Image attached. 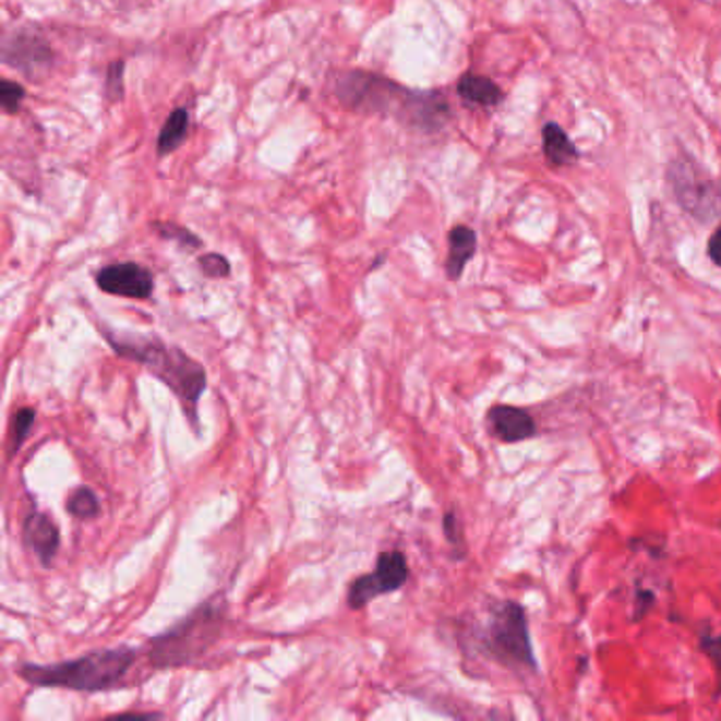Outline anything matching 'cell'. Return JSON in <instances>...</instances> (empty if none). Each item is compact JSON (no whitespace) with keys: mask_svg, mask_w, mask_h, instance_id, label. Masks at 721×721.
<instances>
[{"mask_svg":"<svg viewBox=\"0 0 721 721\" xmlns=\"http://www.w3.org/2000/svg\"><path fill=\"white\" fill-rule=\"evenodd\" d=\"M335 92L337 98L356 112L392 115L423 134L441 132L450 119L447 100L438 92H412L375 72H341Z\"/></svg>","mask_w":721,"mask_h":721,"instance_id":"6da1fadb","label":"cell"},{"mask_svg":"<svg viewBox=\"0 0 721 721\" xmlns=\"http://www.w3.org/2000/svg\"><path fill=\"white\" fill-rule=\"evenodd\" d=\"M100 335L119 358L142 364L153 377L168 385L178 398L193 432L200 434V400L207 387L204 364H200L178 345H168L159 337L119 335L108 326H100Z\"/></svg>","mask_w":721,"mask_h":721,"instance_id":"7a4b0ae2","label":"cell"},{"mask_svg":"<svg viewBox=\"0 0 721 721\" xmlns=\"http://www.w3.org/2000/svg\"><path fill=\"white\" fill-rule=\"evenodd\" d=\"M136 658L134 648L119 646L53 664H20L15 673L31 686L62 687L72 692H106L125 682Z\"/></svg>","mask_w":721,"mask_h":721,"instance_id":"3957f363","label":"cell"},{"mask_svg":"<svg viewBox=\"0 0 721 721\" xmlns=\"http://www.w3.org/2000/svg\"><path fill=\"white\" fill-rule=\"evenodd\" d=\"M225 601L220 597L200 605L189 618L148 644V656L155 666H182L206 652L223 624Z\"/></svg>","mask_w":721,"mask_h":721,"instance_id":"277c9868","label":"cell"},{"mask_svg":"<svg viewBox=\"0 0 721 721\" xmlns=\"http://www.w3.org/2000/svg\"><path fill=\"white\" fill-rule=\"evenodd\" d=\"M482 646L489 656L508 669L538 671L529 620L518 601H502L491 608L489 622L484 626Z\"/></svg>","mask_w":721,"mask_h":721,"instance_id":"5b68a950","label":"cell"},{"mask_svg":"<svg viewBox=\"0 0 721 721\" xmlns=\"http://www.w3.org/2000/svg\"><path fill=\"white\" fill-rule=\"evenodd\" d=\"M669 184L680 206L698 220H713L721 214L720 187L689 157H675L669 164Z\"/></svg>","mask_w":721,"mask_h":721,"instance_id":"8992f818","label":"cell"},{"mask_svg":"<svg viewBox=\"0 0 721 721\" xmlns=\"http://www.w3.org/2000/svg\"><path fill=\"white\" fill-rule=\"evenodd\" d=\"M411 576L409 561L402 552H383L377 558V567L371 574L356 578L347 590L349 610H364L377 597L400 590Z\"/></svg>","mask_w":721,"mask_h":721,"instance_id":"52a82bcc","label":"cell"},{"mask_svg":"<svg viewBox=\"0 0 721 721\" xmlns=\"http://www.w3.org/2000/svg\"><path fill=\"white\" fill-rule=\"evenodd\" d=\"M96 286L112 297L146 301L155 292V277L137 263H115L96 274Z\"/></svg>","mask_w":721,"mask_h":721,"instance_id":"ba28073f","label":"cell"},{"mask_svg":"<svg viewBox=\"0 0 721 721\" xmlns=\"http://www.w3.org/2000/svg\"><path fill=\"white\" fill-rule=\"evenodd\" d=\"M2 62L22 70L26 76L35 79L40 72H49L53 64V49L40 36L31 33H13L4 36Z\"/></svg>","mask_w":721,"mask_h":721,"instance_id":"9c48e42d","label":"cell"},{"mask_svg":"<svg viewBox=\"0 0 721 721\" xmlns=\"http://www.w3.org/2000/svg\"><path fill=\"white\" fill-rule=\"evenodd\" d=\"M486 428L489 434L504 443V445H516L525 443L533 436H538V423L531 417V412L513 407V405H495L486 411Z\"/></svg>","mask_w":721,"mask_h":721,"instance_id":"30bf717a","label":"cell"},{"mask_svg":"<svg viewBox=\"0 0 721 721\" xmlns=\"http://www.w3.org/2000/svg\"><path fill=\"white\" fill-rule=\"evenodd\" d=\"M24 542L35 552L43 565H51L60 550V529L43 513H31L24 520Z\"/></svg>","mask_w":721,"mask_h":721,"instance_id":"8fae6325","label":"cell"},{"mask_svg":"<svg viewBox=\"0 0 721 721\" xmlns=\"http://www.w3.org/2000/svg\"><path fill=\"white\" fill-rule=\"evenodd\" d=\"M477 245H479V238H477L474 229H470L466 225H457L448 231V256L447 265H445L448 279L457 281L464 275L466 265L477 254Z\"/></svg>","mask_w":721,"mask_h":721,"instance_id":"7c38bea8","label":"cell"},{"mask_svg":"<svg viewBox=\"0 0 721 721\" xmlns=\"http://www.w3.org/2000/svg\"><path fill=\"white\" fill-rule=\"evenodd\" d=\"M457 94L466 103L482 108H493L504 100V92L500 89V85L481 74H464L457 83Z\"/></svg>","mask_w":721,"mask_h":721,"instance_id":"4fadbf2b","label":"cell"},{"mask_svg":"<svg viewBox=\"0 0 721 721\" xmlns=\"http://www.w3.org/2000/svg\"><path fill=\"white\" fill-rule=\"evenodd\" d=\"M542 136H544V155L554 168H565V166H572L578 161L576 144L558 123H552V121L546 123Z\"/></svg>","mask_w":721,"mask_h":721,"instance_id":"5bb4252c","label":"cell"},{"mask_svg":"<svg viewBox=\"0 0 721 721\" xmlns=\"http://www.w3.org/2000/svg\"><path fill=\"white\" fill-rule=\"evenodd\" d=\"M189 130H191V117L187 108H176L172 115L168 117L159 140H157V155L166 157L172 155L173 151H178L187 137H189Z\"/></svg>","mask_w":721,"mask_h":721,"instance_id":"9a60e30c","label":"cell"},{"mask_svg":"<svg viewBox=\"0 0 721 721\" xmlns=\"http://www.w3.org/2000/svg\"><path fill=\"white\" fill-rule=\"evenodd\" d=\"M67 510L74 518H94L100 515V500L89 486H79L74 489L67 500Z\"/></svg>","mask_w":721,"mask_h":721,"instance_id":"2e32d148","label":"cell"},{"mask_svg":"<svg viewBox=\"0 0 721 721\" xmlns=\"http://www.w3.org/2000/svg\"><path fill=\"white\" fill-rule=\"evenodd\" d=\"M35 421L36 411L35 409H31V407H24V409H20V411L13 414V428H11V445H9V457H11V455H15V453L22 448L24 441H26V438H28V434H31V428L35 425Z\"/></svg>","mask_w":721,"mask_h":721,"instance_id":"e0dca14e","label":"cell"},{"mask_svg":"<svg viewBox=\"0 0 721 721\" xmlns=\"http://www.w3.org/2000/svg\"><path fill=\"white\" fill-rule=\"evenodd\" d=\"M153 229H155L157 236H161L164 240L176 241L178 245H182V248H187V250H197V248H202V240H200L195 233H191L189 229H184V227H180V225H176V223H155Z\"/></svg>","mask_w":721,"mask_h":721,"instance_id":"ac0fdd59","label":"cell"},{"mask_svg":"<svg viewBox=\"0 0 721 721\" xmlns=\"http://www.w3.org/2000/svg\"><path fill=\"white\" fill-rule=\"evenodd\" d=\"M123 76H125V62L115 60L106 70V100L108 103H121L123 100V96H125Z\"/></svg>","mask_w":721,"mask_h":721,"instance_id":"d6986e66","label":"cell"},{"mask_svg":"<svg viewBox=\"0 0 721 721\" xmlns=\"http://www.w3.org/2000/svg\"><path fill=\"white\" fill-rule=\"evenodd\" d=\"M24 100H26V89L20 83L9 81V79H4L0 83V103L7 115H15L22 108Z\"/></svg>","mask_w":721,"mask_h":721,"instance_id":"ffe728a7","label":"cell"},{"mask_svg":"<svg viewBox=\"0 0 721 721\" xmlns=\"http://www.w3.org/2000/svg\"><path fill=\"white\" fill-rule=\"evenodd\" d=\"M443 531H445V538H447L450 549L455 552L457 558H464L466 554V542H464V529H461V522L457 515L453 510L445 513V518H443Z\"/></svg>","mask_w":721,"mask_h":721,"instance_id":"44dd1931","label":"cell"},{"mask_svg":"<svg viewBox=\"0 0 721 721\" xmlns=\"http://www.w3.org/2000/svg\"><path fill=\"white\" fill-rule=\"evenodd\" d=\"M197 263H200V269L204 272V275L214 277V279L227 277V275L231 274V263L223 254H216V252H209V254L200 256Z\"/></svg>","mask_w":721,"mask_h":721,"instance_id":"7402d4cb","label":"cell"},{"mask_svg":"<svg viewBox=\"0 0 721 721\" xmlns=\"http://www.w3.org/2000/svg\"><path fill=\"white\" fill-rule=\"evenodd\" d=\"M700 648L711 658V662H713V666L718 671L721 694V635H711V633L700 635Z\"/></svg>","mask_w":721,"mask_h":721,"instance_id":"603a6c76","label":"cell"},{"mask_svg":"<svg viewBox=\"0 0 721 721\" xmlns=\"http://www.w3.org/2000/svg\"><path fill=\"white\" fill-rule=\"evenodd\" d=\"M653 599H656V597H653L652 590H637V603H635V605H637L639 610L635 612V618L641 620L648 614V612H650V608L653 605Z\"/></svg>","mask_w":721,"mask_h":721,"instance_id":"cb8c5ba5","label":"cell"},{"mask_svg":"<svg viewBox=\"0 0 721 721\" xmlns=\"http://www.w3.org/2000/svg\"><path fill=\"white\" fill-rule=\"evenodd\" d=\"M707 252H709V259L721 267V227H718L713 231V236L709 238V245H707Z\"/></svg>","mask_w":721,"mask_h":721,"instance_id":"d4e9b609","label":"cell"}]
</instances>
